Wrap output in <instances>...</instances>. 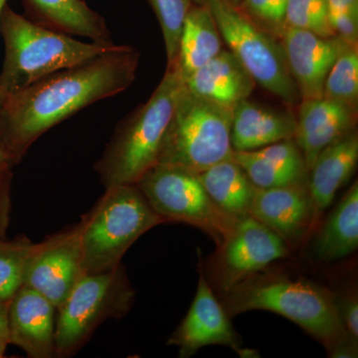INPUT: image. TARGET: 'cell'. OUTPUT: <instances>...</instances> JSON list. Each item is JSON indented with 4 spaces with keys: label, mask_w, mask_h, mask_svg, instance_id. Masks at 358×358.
Wrapping results in <instances>:
<instances>
[{
    "label": "cell",
    "mask_w": 358,
    "mask_h": 358,
    "mask_svg": "<svg viewBox=\"0 0 358 358\" xmlns=\"http://www.w3.org/2000/svg\"><path fill=\"white\" fill-rule=\"evenodd\" d=\"M338 36H319L307 30L286 27L280 43L301 100L324 96L327 74L343 45Z\"/></svg>",
    "instance_id": "obj_12"
},
{
    "label": "cell",
    "mask_w": 358,
    "mask_h": 358,
    "mask_svg": "<svg viewBox=\"0 0 358 358\" xmlns=\"http://www.w3.org/2000/svg\"><path fill=\"white\" fill-rule=\"evenodd\" d=\"M9 301H0V345L6 346L10 343L8 319Z\"/></svg>",
    "instance_id": "obj_33"
},
{
    "label": "cell",
    "mask_w": 358,
    "mask_h": 358,
    "mask_svg": "<svg viewBox=\"0 0 358 358\" xmlns=\"http://www.w3.org/2000/svg\"><path fill=\"white\" fill-rule=\"evenodd\" d=\"M250 216L267 226L292 246H298L315 225V210L308 182L260 189Z\"/></svg>",
    "instance_id": "obj_13"
},
{
    "label": "cell",
    "mask_w": 358,
    "mask_h": 358,
    "mask_svg": "<svg viewBox=\"0 0 358 358\" xmlns=\"http://www.w3.org/2000/svg\"><path fill=\"white\" fill-rule=\"evenodd\" d=\"M358 247V185L350 188L329 216L313 244V253L320 262L345 258Z\"/></svg>",
    "instance_id": "obj_24"
},
{
    "label": "cell",
    "mask_w": 358,
    "mask_h": 358,
    "mask_svg": "<svg viewBox=\"0 0 358 358\" xmlns=\"http://www.w3.org/2000/svg\"><path fill=\"white\" fill-rule=\"evenodd\" d=\"M0 33L6 46L0 88L6 96L117 47L114 43L79 41L72 35L27 20L7 6L0 16Z\"/></svg>",
    "instance_id": "obj_2"
},
{
    "label": "cell",
    "mask_w": 358,
    "mask_h": 358,
    "mask_svg": "<svg viewBox=\"0 0 358 358\" xmlns=\"http://www.w3.org/2000/svg\"><path fill=\"white\" fill-rule=\"evenodd\" d=\"M183 87L185 82L176 67H167L147 102L120 124L95 166L106 188L136 185L157 164Z\"/></svg>",
    "instance_id": "obj_3"
},
{
    "label": "cell",
    "mask_w": 358,
    "mask_h": 358,
    "mask_svg": "<svg viewBox=\"0 0 358 358\" xmlns=\"http://www.w3.org/2000/svg\"><path fill=\"white\" fill-rule=\"evenodd\" d=\"M40 24L99 43H114L105 20L84 0H26Z\"/></svg>",
    "instance_id": "obj_22"
},
{
    "label": "cell",
    "mask_w": 358,
    "mask_h": 358,
    "mask_svg": "<svg viewBox=\"0 0 358 358\" xmlns=\"http://www.w3.org/2000/svg\"><path fill=\"white\" fill-rule=\"evenodd\" d=\"M338 312L346 333L358 341V303L357 296L343 299L338 303Z\"/></svg>",
    "instance_id": "obj_31"
},
{
    "label": "cell",
    "mask_w": 358,
    "mask_h": 358,
    "mask_svg": "<svg viewBox=\"0 0 358 358\" xmlns=\"http://www.w3.org/2000/svg\"><path fill=\"white\" fill-rule=\"evenodd\" d=\"M206 7L223 42L266 91L288 103L301 101L279 40L263 31L226 0H193Z\"/></svg>",
    "instance_id": "obj_7"
},
{
    "label": "cell",
    "mask_w": 358,
    "mask_h": 358,
    "mask_svg": "<svg viewBox=\"0 0 358 358\" xmlns=\"http://www.w3.org/2000/svg\"><path fill=\"white\" fill-rule=\"evenodd\" d=\"M154 9L164 36L167 67H173L178 59L179 38L183 21L193 0H148Z\"/></svg>",
    "instance_id": "obj_27"
},
{
    "label": "cell",
    "mask_w": 358,
    "mask_h": 358,
    "mask_svg": "<svg viewBox=\"0 0 358 358\" xmlns=\"http://www.w3.org/2000/svg\"><path fill=\"white\" fill-rule=\"evenodd\" d=\"M136 185L166 222L178 221L200 228L218 247L239 221L212 201L199 173L182 167L155 164Z\"/></svg>",
    "instance_id": "obj_8"
},
{
    "label": "cell",
    "mask_w": 358,
    "mask_h": 358,
    "mask_svg": "<svg viewBox=\"0 0 358 358\" xmlns=\"http://www.w3.org/2000/svg\"><path fill=\"white\" fill-rule=\"evenodd\" d=\"M228 3L232 4L233 6H239L241 4L242 0H226Z\"/></svg>",
    "instance_id": "obj_37"
},
{
    "label": "cell",
    "mask_w": 358,
    "mask_h": 358,
    "mask_svg": "<svg viewBox=\"0 0 358 358\" xmlns=\"http://www.w3.org/2000/svg\"><path fill=\"white\" fill-rule=\"evenodd\" d=\"M225 299L230 315L255 310L278 313L303 327L329 350L348 334L336 296L313 282L254 274L233 287Z\"/></svg>",
    "instance_id": "obj_4"
},
{
    "label": "cell",
    "mask_w": 358,
    "mask_h": 358,
    "mask_svg": "<svg viewBox=\"0 0 358 358\" xmlns=\"http://www.w3.org/2000/svg\"><path fill=\"white\" fill-rule=\"evenodd\" d=\"M358 162L357 129L322 150L308 169V188L312 197L315 223L333 203L336 193L348 182Z\"/></svg>",
    "instance_id": "obj_18"
},
{
    "label": "cell",
    "mask_w": 358,
    "mask_h": 358,
    "mask_svg": "<svg viewBox=\"0 0 358 358\" xmlns=\"http://www.w3.org/2000/svg\"><path fill=\"white\" fill-rule=\"evenodd\" d=\"M6 346L0 345V357H3L4 352H6Z\"/></svg>",
    "instance_id": "obj_38"
},
{
    "label": "cell",
    "mask_w": 358,
    "mask_h": 358,
    "mask_svg": "<svg viewBox=\"0 0 358 358\" xmlns=\"http://www.w3.org/2000/svg\"><path fill=\"white\" fill-rule=\"evenodd\" d=\"M331 357H357V341L346 334L329 350Z\"/></svg>",
    "instance_id": "obj_32"
},
{
    "label": "cell",
    "mask_w": 358,
    "mask_h": 358,
    "mask_svg": "<svg viewBox=\"0 0 358 358\" xmlns=\"http://www.w3.org/2000/svg\"><path fill=\"white\" fill-rule=\"evenodd\" d=\"M162 223L166 221L136 185L106 188L105 194L80 222L84 275L117 268L141 235Z\"/></svg>",
    "instance_id": "obj_5"
},
{
    "label": "cell",
    "mask_w": 358,
    "mask_h": 358,
    "mask_svg": "<svg viewBox=\"0 0 358 358\" xmlns=\"http://www.w3.org/2000/svg\"><path fill=\"white\" fill-rule=\"evenodd\" d=\"M33 246L34 243L25 237L0 241V301H10L23 286Z\"/></svg>",
    "instance_id": "obj_26"
},
{
    "label": "cell",
    "mask_w": 358,
    "mask_h": 358,
    "mask_svg": "<svg viewBox=\"0 0 358 358\" xmlns=\"http://www.w3.org/2000/svg\"><path fill=\"white\" fill-rule=\"evenodd\" d=\"M81 227L34 244L26 266L23 286L34 289L60 308L84 275L82 268Z\"/></svg>",
    "instance_id": "obj_10"
},
{
    "label": "cell",
    "mask_w": 358,
    "mask_h": 358,
    "mask_svg": "<svg viewBox=\"0 0 358 358\" xmlns=\"http://www.w3.org/2000/svg\"><path fill=\"white\" fill-rule=\"evenodd\" d=\"M55 307L34 289L22 286L9 301L10 343L30 357L55 355Z\"/></svg>",
    "instance_id": "obj_16"
},
{
    "label": "cell",
    "mask_w": 358,
    "mask_h": 358,
    "mask_svg": "<svg viewBox=\"0 0 358 358\" xmlns=\"http://www.w3.org/2000/svg\"><path fill=\"white\" fill-rule=\"evenodd\" d=\"M324 98L357 109L358 45L343 42L324 82Z\"/></svg>",
    "instance_id": "obj_25"
},
{
    "label": "cell",
    "mask_w": 358,
    "mask_h": 358,
    "mask_svg": "<svg viewBox=\"0 0 358 358\" xmlns=\"http://www.w3.org/2000/svg\"><path fill=\"white\" fill-rule=\"evenodd\" d=\"M287 27L307 30L319 36H336L329 24L327 0H288Z\"/></svg>",
    "instance_id": "obj_28"
},
{
    "label": "cell",
    "mask_w": 358,
    "mask_h": 358,
    "mask_svg": "<svg viewBox=\"0 0 358 358\" xmlns=\"http://www.w3.org/2000/svg\"><path fill=\"white\" fill-rule=\"evenodd\" d=\"M233 159L260 189L308 182L307 164L294 138L251 152H234Z\"/></svg>",
    "instance_id": "obj_17"
},
{
    "label": "cell",
    "mask_w": 358,
    "mask_h": 358,
    "mask_svg": "<svg viewBox=\"0 0 358 358\" xmlns=\"http://www.w3.org/2000/svg\"><path fill=\"white\" fill-rule=\"evenodd\" d=\"M18 162V159L10 152L8 148L0 141V171L11 169L14 164Z\"/></svg>",
    "instance_id": "obj_35"
},
{
    "label": "cell",
    "mask_w": 358,
    "mask_h": 358,
    "mask_svg": "<svg viewBox=\"0 0 358 358\" xmlns=\"http://www.w3.org/2000/svg\"><path fill=\"white\" fill-rule=\"evenodd\" d=\"M329 13H346L358 17V0H327Z\"/></svg>",
    "instance_id": "obj_34"
},
{
    "label": "cell",
    "mask_w": 358,
    "mask_h": 358,
    "mask_svg": "<svg viewBox=\"0 0 358 358\" xmlns=\"http://www.w3.org/2000/svg\"><path fill=\"white\" fill-rule=\"evenodd\" d=\"M11 169L0 171V241L6 240L10 219Z\"/></svg>",
    "instance_id": "obj_30"
},
{
    "label": "cell",
    "mask_w": 358,
    "mask_h": 358,
    "mask_svg": "<svg viewBox=\"0 0 358 358\" xmlns=\"http://www.w3.org/2000/svg\"><path fill=\"white\" fill-rule=\"evenodd\" d=\"M199 178L221 210L239 220L250 216L258 188L233 157L209 167Z\"/></svg>",
    "instance_id": "obj_23"
},
{
    "label": "cell",
    "mask_w": 358,
    "mask_h": 358,
    "mask_svg": "<svg viewBox=\"0 0 358 358\" xmlns=\"http://www.w3.org/2000/svg\"><path fill=\"white\" fill-rule=\"evenodd\" d=\"M7 1L8 0H0V16H1L2 11H3L4 7L7 6ZM6 95L4 94V92L2 91L1 88H0V107H1L2 103H4V101L6 100Z\"/></svg>",
    "instance_id": "obj_36"
},
{
    "label": "cell",
    "mask_w": 358,
    "mask_h": 358,
    "mask_svg": "<svg viewBox=\"0 0 358 358\" xmlns=\"http://www.w3.org/2000/svg\"><path fill=\"white\" fill-rule=\"evenodd\" d=\"M288 245L274 231L248 216L238 221L219 247L221 289L229 292L271 263L289 256Z\"/></svg>",
    "instance_id": "obj_11"
},
{
    "label": "cell",
    "mask_w": 358,
    "mask_h": 358,
    "mask_svg": "<svg viewBox=\"0 0 358 358\" xmlns=\"http://www.w3.org/2000/svg\"><path fill=\"white\" fill-rule=\"evenodd\" d=\"M188 92L234 109L247 100L256 87L255 80L229 50H222L185 81Z\"/></svg>",
    "instance_id": "obj_19"
},
{
    "label": "cell",
    "mask_w": 358,
    "mask_h": 358,
    "mask_svg": "<svg viewBox=\"0 0 358 358\" xmlns=\"http://www.w3.org/2000/svg\"><path fill=\"white\" fill-rule=\"evenodd\" d=\"M134 294L121 265L100 274L84 275L58 308L55 355L74 352L103 320L128 313Z\"/></svg>",
    "instance_id": "obj_9"
},
{
    "label": "cell",
    "mask_w": 358,
    "mask_h": 358,
    "mask_svg": "<svg viewBox=\"0 0 358 358\" xmlns=\"http://www.w3.org/2000/svg\"><path fill=\"white\" fill-rule=\"evenodd\" d=\"M294 141L307 169L322 150L355 129L357 109L329 99L301 100Z\"/></svg>",
    "instance_id": "obj_15"
},
{
    "label": "cell",
    "mask_w": 358,
    "mask_h": 358,
    "mask_svg": "<svg viewBox=\"0 0 358 358\" xmlns=\"http://www.w3.org/2000/svg\"><path fill=\"white\" fill-rule=\"evenodd\" d=\"M232 117L233 109L193 95L183 87L157 164L201 173L218 162L232 159Z\"/></svg>",
    "instance_id": "obj_6"
},
{
    "label": "cell",
    "mask_w": 358,
    "mask_h": 358,
    "mask_svg": "<svg viewBox=\"0 0 358 358\" xmlns=\"http://www.w3.org/2000/svg\"><path fill=\"white\" fill-rule=\"evenodd\" d=\"M296 117L287 110L242 101L233 109L231 147L233 152H251L278 141L294 138Z\"/></svg>",
    "instance_id": "obj_20"
},
{
    "label": "cell",
    "mask_w": 358,
    "mask_h": 358,
    "mask_svg": "<svg viewBox=\"0 0 358 358\" xmlns=\"http://www.w3.org/2000/svg\"><path fill=\"white\" fill-rule=\"evenodd\" d=\"M141 54L129 45L59 71L8 96L0 107V141L18 159L61 122L126 91L136 77Z\"/></svg>",
    "instance_id": "obj_1"
},
{
    "label": "cell",
    "mask_w": 358,
    "mask_h": 358,
    "mask_svg": "<svg viewBox=\"0 0 358 358\" xmlns=\"http://www.w3.org/2000/svg\"><path fill=\"white\" fill-rule=\"evenodd\" d=\"M222 42L210 11L193 2L183 21L178 59L173 65L183 82L223 50Z\"/></svg>",
    "instance_id": "obj_21"
},
{
    "label": "cell",
    "mask_w": 358,
    "mask_h": 358,
    "mask_svg": "<svg viewBox=\"0 0 358 358\" xmlns=\"http://www.w3.org/2000/svg\"><path fill=\"white\" fill-rule=\"evenodd\" d=\"M288 0H242L238 8L263 31L279 40L286 29Z\"/></svg>",
    "instance_id": "obj_29"
},
{
    "label": "cell",
    "mask_w": 358,
    "mask_h": 358,
    "mask_svg": "<svg viewBox=\"0 0 358 358\" xmlns=\"http://www.w3.org/2000/svg\"><path fill=\"white\" fill-rule=\"evenodd\" d=\"M239 343L227 313L214 296L203 275H200L196 296L180 326L169 339L178 346L181 357H188L207 345L236 348Z\"/></svg>",
    "instance_id": "obj_14"
}]
</instances>
